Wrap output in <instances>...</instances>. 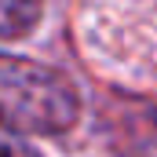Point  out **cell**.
Listing matches in <instances>:
<instances>
[{"mask_svg": "<svg viewBox=\"0 0 157 157\" xmlns=\"http://www.w3.org/2000/svg\"><path fill=\"white\" fill-rule=\"evenodd\" d=\"M80 117V91L62 70L0 51V132L62 135Z\"/></svg>", "mask_w": 157, "mask_h": 157, "instance_id": "cell-1", "label": "cell"}, {"mask_svg": "<svg viewBox=\"0 0 157 157\" xmlns=\"http://www.w3.org/2000/svg\"><path fill=\"white\" fill-rule=\"evenodd\" d=\"M44 15V0H0V37H26Z\"/></svg>", "mask_w": 157, "mask_h": 157, "instance_id": "cell-2", "label": "cell"}, {"mask_svg": "<svg viewBox=\"0 0 157 157\" xmlns=\"http://www.w3.org/2000/svg\"><path fill=\"white\" fill-rule=\"evenodd\" d=\"M0 157H40L33 146H26V143H18L15 135L7 139V135H0Z\"/></svg>", "mask_w": 157, "mask_h": 157, "instance_id": "cell-3", "label": "cell"}]
</instances>
